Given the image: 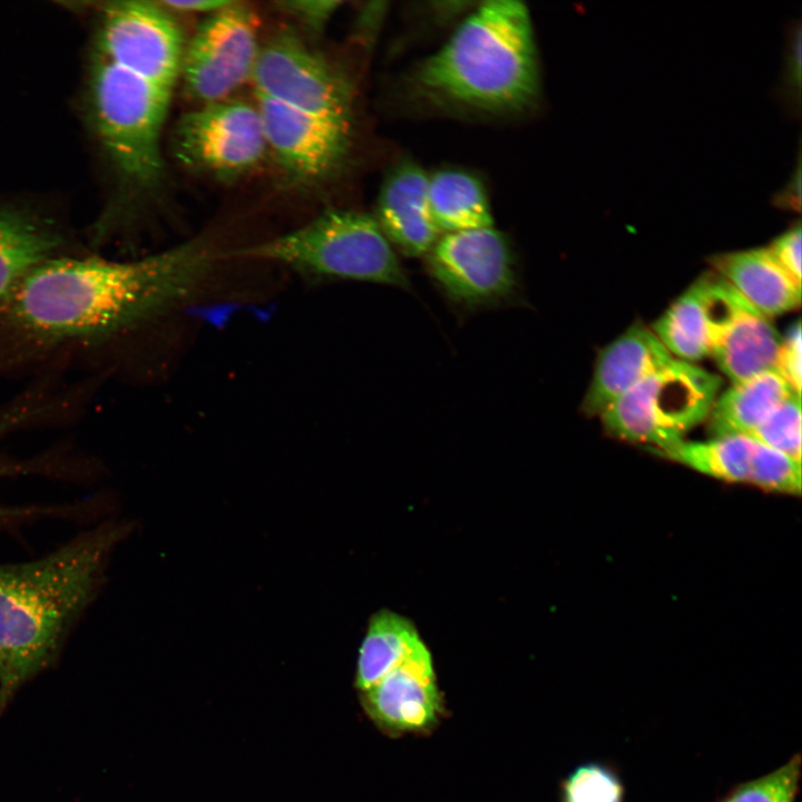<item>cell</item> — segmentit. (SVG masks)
<instances>
[{"label": "cell", "mask_w": 802, "mask_h": 802, "mask_svg": "<svg viewBox=\"0 0 802 802\" xmlns=\"http://www.w3.org/2000/svg\"><path fill=\"white\" fill-rule=\"evenodd\" d=\"M707 327L711 355L732 384L774 370L781 335L767 316L716 273Z\"/></svg>", "instance_id": "7c38bea8"}, {"label": "cell", "mask_w": 802, "mask_h": 802, "mask_svg": "<svg viewBox=\"0 0 802 802\" xmlns=\"http://www.w3.org/2000/svg\"><path fill=\"white\" fill-rule=\"evenodd\" d=\"M801 225L780 235L769 247L777 263L801 284Z\"/></svg>", "instance_id": "f546056e"}, {"label": "cell", "mask_w": 802, "mask_h": 802, "mask_svg": "<svg viewBox=\"0 0 802 802\" xmlns=\"http://www.w3.org/2000/svg\"><path fill=\"white\" fill-rule=\"evenodd\" d=\"M233 255L275 262L313 281H359L411 290L375 217L358 211H327L300 228Z\"/></svg>", "instance_id": "277c9868"}, {"label": "cell", "mask_w": 802, "mask_h": 802, "mask_svg": "<svg viewBox=\"0 0 802 802\" xmlns=\"http://www.w3.org/2000/svg\"><path fill=\"white\" fill-rule=\"evenodd\" d=\"M126 530L106 524L37 560L0 564V714L56 661Z\"/></svg>", "instance_id": "7a4b0ae2"}, {"label": "cell", "mask_w": 802, "mask_h": 802, "mask_svg": "<svg viewBox=\"0 0 802 802\" xmlns=\"http://www.w3.org/2000/svg\"><path fill=\"white\" fill-rule=\"evenodd\" d=\"M183 55L182 32L159 2L115 1L104 8L97 57L172 90Z\"/></svg>", "instance_id": "9c48e42d"}, {"label": "cell", "mask_w": 802, "mask_h": 802, "mask_svg": "<svg viewBox=\"0 0 802 802\" xmlns=\"http://www.w3.org/2000/svg\"><path fill=\"white\" fill-rule=\"evenodd\" d=\"M711 264L718 276L769 319L800 306L801 284L769 248L718 254L711 258Z\"/></svg>", "instance_id": "e0dca14e"}, {"label": "cell", "mask_w": 802, "mask_h": 802, "mask_svg": "<svg viewBox=\"0 0 802 802\" xmlns=\"http://www.w3.org/2000/svg\"><path fill=\"white\" fill-rule=\"evenodd\" d=\"M218 256L204 241L134 260L65 254L0 300V376L113 370L121 344L205 281Z\"/></svg>", "instance_id": "6da1fadb"}, {"label": "cell", "mask_w": 802, "mask_h": 802, "mask_svg": "<svg viewBox=\"0 0 802 802\" xmlns=\"http://www.w3.org/2000/svg\"><path fill=\"white\" fill-rule=\"evenodd\" d=\"M253 11L232 1L211 13L184 49L180 71L187 94L211 104L225 100L251 79L258 49Z\"/></svg>", "instance_id": "30bf717a"}, {"label": "cell", "mask_w": 802, "mask_h": 802, "mask_svg": "<svg viewBox=\"0 0 802 802\" xmlns=\"http://www.w3.org/2000/svg\"><path fill=\"white\" fill-rule=\"evenodd\" d=\"M2 473H3V464H2V458H1V454H0V476H1ZM6 515H7L6 509L0 508V519H1V518H4Z\"/></svg>", "instance_id": "836d02e7"}, {"label": "cell", "mask_w": 802, "mask_h": 802, "mask_svg": "<svg viewBox=\"0 0 802 802\" xmlns=\"http://www.w3.org/2000/svg\"><path fill=\"white\" fill-rule=\"evenodd\" d=\"M61 235L26 215L0 212V300L38 265L65 255Z\"/></svg>", "instance_id": "d6986e66"}, {"label": "cell", "mask_w": 802, "mask_h": 802, "mask_svg": "<svg viewBox=\"0 0 802 802\" xmlns=\"http://www.w3.org/2000/svg\"><path fill=\"white\" fill-rule=\"evenodd\" d=\"M747 437L801 462V394H790Z\"/></svg>", "instance_id": "cb8c5ba5"}, {"label": "cell", "mask_w": 802, "mask_h": 802, "mask_svg": "<svg viewBox=\"0 0 802 802\" xmlns=\"http://www.w3.org/2000/svg\"><path fill=\"white\" fill-rule=\"evenodd\" d=\"M801 462L755 442L750 485L762 490L789 496L801 492Z\"/></svg>", "instance_id": "d4e9b609"}, {"label": "cell", "mask_w": 802, "mask_h": 802, "mask_svg": "<svg viewBox=\"0 0 802 802\" xmlns=\"http://www.w3.org/2000/svg\"><path fill=\"white\" fill-rule=\"evenodd\" d=\"M173 140L180 162L223 176L254 167L267 148L257 106L227 99L185 114Z\"/></svg>", "instance_id": "8fae6325"}, {"label": "cell", "mask_w": 802, "mask_h": 802, "mask_svg": "<svg viewBox=\"0 0 802 802\" xmlns=\"http://www.w3.org/2000/svg\"><path fill=\"white\" fill-rule=\"evenodd\" d=\"M233 1V0H232ZM232 1L228 0H187V1H159V3L169 10L185 11V12H204L211 14L226 6Z\"/></svg>", "instance_id": "4dcf8cb0"}, {"label": "cell", "mask_w": 802, "mask_h": 802, "mask_svg": "<svg viewBox=\"0 0 802 802\" xmlns=\"http://www.w3.org/2000/svg\"><path fill=\"white\" fill-rule=\"evenodd\" d=\"M428 202L439 232L447 234L493 224L485 188L469 173L444 169L429 176Z\"/></svg>", "instance_id": "44dd1931"}, {"label": "cell", "mask_w": 802, "mask_h": 802, "mask_svg": "<svg viewBox=\"0 0 802 802\" xmlns=\"http://www.w3.org/2000/svg\"><path fill=\"white\" fill-rule=\"evenodd\" d=\"M99 139L116 169L150 187L162 177L160 135L170 91L96 57L89 81Z\"/></svg>", "instance_id": "5b68a950"}, {"label": "cell", "mask_w": 802, "mask_h": 802, "mask_svg": "<svg viewBox=\"0 0 802 802\" xmlns=\"http://www.w3.org/2000/svg\"><path fill=\"white\" fill-rule=\"evenodd\" d=\"M721 385V376L674 359L612 403L600 418L615 438L665 449L707 419Z\"/></svg>", "instance_id": "8992f818"}, {"label": "cell", "mask_w": 802, "mask_h": 802, "mask_svg": "<svg viewBox=\"0 0 802 802\" xmlns=\"http://www.w3.org/2000/svg\"><path fill=\"white\" fill-rule=\"evenodd\" d=\"M801 324L798 321L791 326L779 348L774 370L785 379L792 389L801 394L802 352Z\"/></svg>", "instance_id": "83f0119b"}, {"label": "cell", "mask_w": 802, "mask_h": 802, "mask_svg": "<svg viewBox=\"0 0 802 802\" xmlns=\"http://www.w3.org/2000/svg\"><path fill=\"white\" fill-rule=\"evenodd\" d=\"M251 80L258 98L350 124L351 94L346 80L292 33H278L258 49Z\"/></svg>", "instance_id": "ba28073f"}, {"label": "cell", "mask_w": 802, "mask_h": 802, "mask_svg": "<svg viewBox=\"0 0 802 802\" xmlns=\"http://www.w3.org/2000/svg\"><path fill=\"white\" fill-rule=\"evenodd\" d=\"M800 69H801V36L800 29L792 38L788 58V77L791 87H800Z\"/></svg>", "instance_id": "1f68e13d"}, {"label": "cell", "mask_w": 802, "mask_h": 802, "mask_svg": "<svg viewBox=\"0 0 802 802\" xmlns=\"http://www.w3.org/2000/svg\"><path fill=\"white\" fill-rule=\"evenodd\" d=\"M755 441L749 437L726 436L705 441L683 440L652 451L714 479L749 483Z\"/></svg>", "instance_id": "603a6c76"}, {"label": "cell", "mask_w": 802, "mask_h": 802, "mask_svg": "<svg viewBox=\"0 0 802 802\" xmlns=\"http://www.w3.org/2000/svg\"><path fill=\"white\" fill-rule=\"evenodd\" d=\"M422 640L404 617L381 610L368 626L359 649L355 686L362 693L399 666Z\"/></svg>", "instance_id": "7402d4cb"}, {"label": "cell", "mask_w": 802, "mask_h": 802, "mask_svg": "<svg viewBox=\"0 0 802 802\" xmlns=\"http://www.w3.org/2000/svg\"><path fill=\"white\" fill-rule=\"evenodd\" d=\"M278 10L294 17L312 30H321L340 7L333 0H294L276 3Z\"/></svg>", "instance_id": "f1b7e54d"}, {"label": "cell", "mask_w": 802, "mask_h": 802, "mask_svg": "<svg viewBox=\"0 0 802 802\" xmlns=\"http://www.w3.org/2000/svg\"><path fill=\"white\" fill-rule=\"evenodd\" d=\"M800 169L798 168L795 177L790 182L786 189L779 196L780 204L784 207L794 208L800 206Z\"/></svg>", "instance_id": "d6a6232c"}, {"label": "cell", "mask_w": 802, "mask_h": 802, "mask_svg": "<svg viewBox=\"0 0 802 802\" xmlns=\"http://www.w3.org/2000/svg\"><path fill=\"white\" fill-rule=\"evenodd\" d=\"M624 788L607 766L588 763L577 766L561 784V802H623Z\"/></svg>", "instance_id": "4316f807"}, {"label": "cell", "mask_w": 802, "mask_h": 802, "mask_svg": "<svg viewBox=\"0 0 802 802\" xmlns=\"http://www.w3.org/2000/svg\"><path fill=\"white\" fill-rule=\"evenodd\" d=\"M420 82L453 101L508 110L539 89L531 16L520 1L481 3L420 68Z\"/></svg>", "instance_id": "3957f363"}, {"label": "cell", "mask_w": 802, "mask_h": 802, "mask_svg": "<svg viewBox=\"0 0 802 802\" xmlns=\"http://www.w3.org/2000/svg\"><path fill=\"white\" fill-rule=\"evenodd\" d=\"M674 359L652 330L639 323L630 326L598 354L580 410L588 417L600 415L617 399Z\"/></svg>", "instance_id": "9a60e30c"}, {"label": "cell", "mask_w": 802, "mask_h": 802, "mask_svg": "<svg viewBox=\"0 0 802 802\" xmlns=\"http://www.w3.org/2000/svg\"><path fill=\"white\" fill-rule=\"evenodd\" d=\"M426 256L428 273L439 291L463 312L497 307L518 294L514 250L493 226L447 233Z\"/></svg>", "instance_id": "52a82bcc"}, {"label": "cell", "mask_w": 802, "mask_h": 802, "mask_svg": "<svg viewBox=\"0 0 802 802\" xmlns=\"http://www.w3.org/2000/svg\"><path fill=\"white\" fill-rule=\"evenodd\" d=\"M715 273L700 276L653 324L673 356L691 362L711 355L707 312Z\"/></svg>", "instance_id": "ffe728a7"}, {"label": "cell", "mask_w": 802, "mask_h": 802, "mask_svg": "<svg viewBox=\"0 0 802 802\" xmlns=\"http://www.w3.org/2000/svg\"><path fill=\"white\" fill-rule=\"evenodd\" d=\"M266 146L286 174L300 183L329 176L343 160L350 125L257 97Z\"/></svg>", "instance_id": "4fadbf2b"}, {"label": "cell", "mask_w": 802, "mask_h": 802, "mask_svg": "<svg viewBox=\"0 0 802 802\" xmlns=\"http://www.w3.org/2000/svg\"><path fill=\"white\" fill-rule=\"evenodd\" d=\"M801 775V756L795 754L772 772L741 783L722 802H794Z\"/></svg>", "instance_id": "484cf974"}, {"label": "cell", "mask_w": 802, "mask_h": 802, "mask_svg": "<svg viewBox=\"0 0 802 802\" xmlns=\"http://www.w3.org/2000/svg\"><path fill=\"white\" fill-rule=\"evenodd\" d=\"M795 392L775 370L732 384L715 399L707 417L711 438L747 437L782 401Z\"/></svg>", "instance_id": "ac0fdd59"}, {"label": "cell", "mask_w": 802, "mask_h": 802, "mask_svg": "<svg viewBox=\"0 0 802 802\" xmlns=\"http://www.w3.org/2000/svg\"><path fill=\"white\" fill-rule=\"evenodd\" d=\"M428 179L419 165L405 162L390 172L380 190L375 219L393 248L405 256H426L439 238Z\"/></svg>", "instance_id": "2e32d148"}, {"label": "cell", "mask_w": 802, "mask_h": 802, "mask_svg": "<svg viewBox=\"0 0 802 802\" xmlns=\"http://www.w3.org/2000/svg\"><path fill=\"white\" fill-rule=\"evenodd\" d=\"M373 723L390 735L433 728L443 713L431 654L424 643L376 684L361 693Z\"/></svg>", "instance_id": "5bb4252c"}]
</instances>
